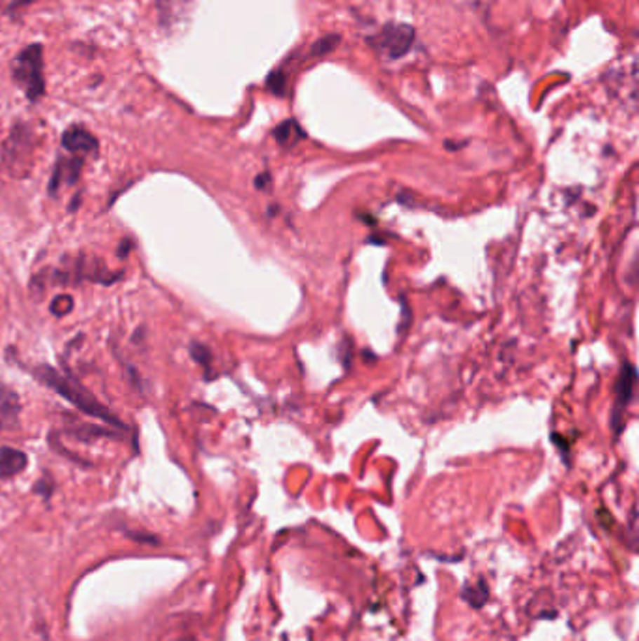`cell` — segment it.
<instances>
[{
  "mask_svg": "<svg viewBox=\"0 0 639 641\" xmlns=\"http://www.w3.org/2000/svg\"><path fill=\"white\" fill-rule=\"evenodd\" d=\"M81 169H83V158L81 156H64L58 158L57 166L53 169L51 180H49V194L57 197L58 189L62 186H74L79 180Z\"/></svg>",
  "mask_w": 639,
  "mask_h": 641,
  "instance_id": "cell-6",
  "label": "cell"
},
{
  "mask_svg": "<svg viewBox=\"0 0 639 641\" xmlns=\"http://www.w3.org/2000/svg\"><path fill=\"white\" fill-rule=\"evenodd\" d=\"M29 465V458L23 450L12 447H0V478H12L23 473Z\"/></svg>",
  "mask_w": 639,
  "mask_h": 641,
  "instance_id": "cell-9",
  "label": "cell"
},
{
  "mask_svg": "<svg viewBox=\"0 0 639 641\" xmlns=\"http://www.w3.org/2000/svg\"><path fill=\"white\" fill-rule=\"evenodd\" d=\"M53 278L57 283H81V281H94L102 285H111L122 278V272H111L105 264L96 257L79 255L69 261L68 269L53 270Z\"/></svg>",
  "mask_w": 639,
  "mask_h": 641,
  "instance_id": "cell-4",
  "label": "cell"
},
{
  "mask_svg": "<svg viewBox=\"0 0 639 641\" xmlns=\"http://www.w3.org/2000/svg\"><path fill=\"white\" fill-rule=\"evenodd\" d=\"M62 147L68 152L75 156L81 154H97V149H100V144H97V139L92 135L88 130L81 126H72L68 128L66 132L62 133Z\"/></svg>",
  "mask_w": 639,
  "mask_h": 641,
  "instance_id": "cell-7",
  "label": "cell"
},
{
  "mask_svg": "<svg viewBox=\"0 0 639 641\" xmlns=\"http://www.w3.org/2000/svg\"><path fill=\"white\" fill-rule=\"evenodd\" d=\"M337 41H339L337 36H328L326 40H319L314 47V55H323V53L332 51V49L337 46Z\"/></svg>",
  "mask_w": 639,
  "mask_h": 641,
  "instance_id": "cell-16",
  "label": "cell"
},
{
  "mask_svg": "<svg viewBox=\"0 0 639 641\" xmlns=\"http://www.w3.org/2000/svg\"><path fill=\"white\" fill-rule=\"evenodd\" d=\"M373 41L386 58H400L412 47L415 29L409 25L390 23L381 30V34L373 38Z\"/></svg>",
  "mask_w": 639,
  "mask_h": 641,
  "instance_id": "cell-5",
  "label": "cell"
},
{
  "mask_svg": "<svg viewBox=\"0 0 639 641\" xmlns=\"http://www.w3.org/2000/svg\"><path fill=\"white\" fill-rule=\"evenodd\" d=\"M132 248H133V242L130 241V238H126V241L122 242V244H120V248H119V257H126V255H128V252H130Z\"/></svg>",
  "mask_w": 639,
  "mask_h": 641,
  "instance_id": "cell-18",
  "label": "cell"
},
{
  "mask_svg": "<svg viewBox=\"0 0 639 641\" xmlns=\"http://www.w3.org/2000/svg\"><path fill=\"white\" fill-rule=\"evenodd\" d=\"M30 373H32L41 384H46L47 389L55 390L58 396H62L64 400L77 407L79 411L86 412V414H90V417L94 418H100L103 422H107L111 428H119V430L120 428H122V430L126 428L120 418L114 417L107 407L102 405V403H100L83 384L77 383L75 379L64 375V373H60L53 366H47V364H40V366L30 367Z\"/></svg>",
  "mask_w": 639,
  "mask_h": 641,
  "instance_id": "cell-1",
  "label": "cell"
},
{
  "mask_svg": "<svg viewBox=\"0 0 639 641\" xmlns=\"http://www.w3.org/2000/svg\"><path fill=\"white\" fill-rule=\"evenodd\" d=\"M635 381H638V372L632 364H624L621 370V377L617 383V396H619V403L621 405H628L633 396V389H635Z\"/></svg>",
  "mask_w": 639,
  "mask_h": 641,
  "instance_id": "cell-10",
  "label": "cell"
},
{
  "mask_svg": "<svg viewBox=\"0 0 639 641\" xmlns=\"http://www.w3.org/2000/svg\"><path fill=\"white\" fill-rule=\"evenodd\" d=\"M12 77L15 85L21 86L30 102H38L46 94L43 77V46L30 43L13 58Z\"/></svg>",
  "mask_w": 639,
  "mask_h": 641,
  "instance_id": "cell-2",
  "label": "cell"
},
{
  "mask_svg": "<svg viewBox=\"0 0 639 641\" xmlns=\"http://www.w3.org/2000/svg\"><path fill=\"white\" fill-rule=\"evenodd\" d=\"M269 182H270V175H269V173H264V175H261V177L255 178V186H257L259 189L267 188V184H269Z\"/></svg>",
  "mask_w": 639,
  "mask_h": 641,
  "instance_id": "cell-19",
  "label": "cell"
},
{
  "mask_svg": "<svg viewBox=\"0 0 639 641\" xmlns=\"http://www.w3.org/2000/svg\"><path fill=\"white\" fill-rule=\"evenodd\" d=\"M32 152H34V132L30 130L29 124L18 122L2 147L0 154L2 166L12 177L25 178L32 166Z\"/></svg>",
  "mask_w": 639,
  "mask_h": 641,
  "instance_id": "cell-3",
  "label": "cell"
},
{
  "mask_svg": "<svg viewBox=\"0 0 639 641\" xmlns=\"http://www.w3.org/2000/svg\"><path fill=\"white\" fill-rule=\"evenodd\" d=\"M274 137L280 144H292L297 143L298 139L304 137V132L300 130L297 121H285L276 128Z\"/></svg>",
  "mask_w": 639,
  "mask_h": 641,
  "instance_id": "cell-12",
  "label": "cell"
},
{
  "mask_svg": "<svg viewBox=\"0 0 639 641\" xmlns=\"http://www.w3.org/2000/svg\"><path fill=\"white\" fill-rule=\"evenodd\" d=\"M32 2H34V0H12V2H10V6H8V12L15 13V12H19L21 8H27L29 4H32Z\"/></svg>",
  "mask_w": 639,
  "mask_h": 641,
  "instance_id": "cell-17",
  "label": "cell"
},
{
  "mask_svg": "<svg viewBox=\"0 0 639 641\" xmlns=\"http://www.w3.org/2000/svg\"><path fill=\"white\" fill-rule=\"evenodd\" d=\"M21 403L18 394L10 390L6 384L0 383V430L13 428L18 424Z\"/></svg>",
  "mask_w": 639,
  "mask_h": 641,
  "instance_id": "cell-8",
  "label": "cell"
},
{
  "mask_svg": "<svg viewBox=\"0 0 639 641\" xmlns=\"http://www.w3.org/2000/svg\"><path fill=\"white\" fill-rule=\"evenodd\" d=\"M74 309V297L72 295H58L53 298L51 302V313L55 317H64Z\"/></svg>",
  "mask_w": 639,
  "mask_h": 641,
  "instance_id": "cell-13",
  "label": "cell"
},
{
  "mask_svg": "<svg viewBox=\"0 0 639 641\" xmlns=\"http://www.w3.org/2000/svg\"><path fill=\"white\" fill-rule=\"evenodd\" d=\"M189 355H191V358H194V360L197 362V364H201L203 367H206V370L210 367L212 353H210V349H208V347H205L203 344L191 342V345H189Z\"/></svg>",
  "mask_w": 639,
  "mask_h": 641,
  "instance_id": "cell-14",
  "label": "cell"
},
{
  "mask_svg": "<svg viewBox=\"0 0 639 641\" xmlns=\"http://www.w3.org/2000/svg\"><path fill=\"white\" fill-rule=\"evenodd\" d=\"M267 86H269L274 94H283V88H285V75L281 74V72H272V74L269 75V79H267Z\"/></svg>",
  "mask_w": 639,
  "mask_h": 641,
  "instance_id": "cell-15",
  "label": "cell"
},
{
  "mask_svg": "<svg viewBox=\"0 0 639 641\" xmlns=\"http://www.w3.org/2000/svg\"><path fill=\"white\" fill-rule=\"evenodd\" d=\"M68 436L77 437L81 441H94L97 437H111V439H120V433L102 426H90V424H79L74 428H68Z\"/></svg>",
  "mask_w": 639,
  "mask_h": 641,
  "instance_id": "cell-11",
  "label": "cell"
}]
</instances>
